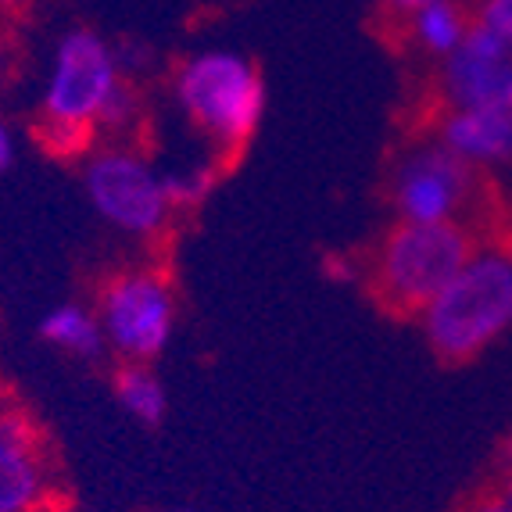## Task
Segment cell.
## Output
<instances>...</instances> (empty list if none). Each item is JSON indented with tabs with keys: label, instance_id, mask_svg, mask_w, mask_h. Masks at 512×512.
<instances>
[{
	"label": "cell",
	"instance_id": "obj_21",
	"mask_svg": "<svg viewBox=\"0 0 512 512\" xmlns=\"http://www.w3.org/2000/svg\"><path fill=\"white\" fill-rule=\"evenodd\" d=\"M427 4H437V0H384V8L391 11V15H398V18H409L412 11L427 8Z\"/></svg>",
	"mask_w": 512,
	"mask_h": 512
},
{
	"label": "cell",
	"instance_id": "obj_16",
	"mask_svg": "<svg viewBox=\"0 0 512 512\" xmlns=\"http://www.w3.org/2000/svg\"><path fill=\"white\" fill-rule=\"evenodd\" d=\"M144 119V97H140L137 79H122L115 86V94L108 97V104L97 115V137H111L119 144V137H126L129 129H137Z\"/></svg>",
	"mask_w": 512,
	"mask_h": 512
},
{
	"label": "cell",
	"instance_id": "obj_13",
	"mask_svg": "<svg viewBox=\"0 0 512 512\" xmlns=\"http://www.w3.org/2000/svg\"><path fill=\"white\" fill-rule=\"evenodd\" d=\"M111 394L133 423L162 427L165 412H169V394H165L162 376L154 373L147 362H122L111 376Z\"/></svg>",
	"mask_w": 512,
	"mask_h": 512
},
{
	"label": "cell",
	"instance_id": "obj_6",
	"mask_svg": "<svg viewBox=\"0 0 512 512\" xmlns=\"http://www.w3.org/2000/svg\"><path fill=\"white\" fill-rule=\"evenodd\" d=\"M122 79L126 76H122L119 58H115V43L104 40L97 29H69L58 36L51 51L36 119L79 122V126L97 129V115Z\"/></svg>",
	"mask_w": 512,
	"mask_h": 512
},
{
	"label": "cell",
	"instance_id": "obj_5",
	"mask_svg": "<svg viewBox=\"0 0 512 512\" xmlns=\"http://www.w3.org/2000/svg\"><path fill=\"white\" fill-rule=\"evenodd\" d=\"M94 308L108 351L119 362L151 366L154 359H162L176 337V323H180L172 280L158 269H144V265L111 273L97 291Z\"/></svg>",
	"mask_w": 512,
	"mask_h": 512
},
{
	"label": "cell",
	"instance_id": "obj_17",
	"mask_svg": "<svg viewBox=\"0 0 512 512\" xmlns=\"http://www.w3.org/2000/svg\"><path fill=\"white\" fill-rule=\"evenodd\" d=\"M18 129H15V122L0 111V176H8L11 169H15V162H18Z\"/></svg>",
	"mask_w": 512,
	"mask_h": 512
},
{
	"label": "cell",
	"instance_id": "obj_10",
	"mask_svg": "<svg viewBox=\"0 0 512 512\" xmlns=\"http://www.w3.org/2000/svg\"><path fill=\"white\" fill-rule=\"evenodd\" d=\"M434 140L473 172H505L512 169V108H444Z\"/></svg>",
	"mask_w": 512,
	"mask_h": 512
},
{
	"label": "cell",
	"instance_id": "obj_4",
	"mask_svg": "<svg viewBox=\"0 0 512 512\" xmlns=\"http://www.w3.org/2000/svg\"><path fill=\"white\" fill-rule=\"evenodd\" d=\"M83 194L97 219L129 240L162 237L176 215L165 169L126 144H104L86 154Z\"/></svg>",
	"mask_w": 512,
	"mask_h": 512
},
{
	"label": "cell",
	"instance_id": "obj_3",
	"mask_svg": "<svg viewBox=\"0 0 512 512\" xmlns=\"http://www.w3.org/2000/svg\"><path fill=\"white\" fill-rule=\"evenodd\" d=\"M477 240L466 222H398L366 258L373 298L394 316H419L470 262Z\"/></svg>",
	"mask_w": 512,
	"mask_h": 512
},
{
	"label": "cell",
	"instance_id": "obj_25",
	"mask_svg": "<svg viewBox=\"0 0 512 512\" xmlns=\"http://www.w3.org/2000/svg\"><path fill=\"white\" fill-rule=\"evenodd\" d=\"M158 512H197V509H187V505H172V509H158Z\"/></svg>",
	"mask_w": 512,
	"mask_h": 512
},
{
	"label": "cell",
	"instance_id": "obj_20",
	"mask_svg": "<svg viewBox=\"0 0 512 512\" xmlns=\"http://www.w3.org/2000/svg\"><path fill=\"white\" fill-rule=\"evenodd\" d=\"M11 76H15V47L4 33H0V97L8 94Z\"/></svg>",
	"mask_w": 512,
	"mask_h": 512
},
{
	"label": "cell",
	"instance_id": "obj_23",
	"mask_svg": "<svg viewBox=\"0 0 512 512\" xmlns=\"http://www.w3.org/2000/svg\"><path fill=\"white\" fill-rule=\"evenodd\" d=\"M495 495L502 498V502L509 505V512H512V462H509V470H505V477H502V484H498Z\"/></svg>",
	"mask_w": 512,
	"mask_h": 512
},
{
	"label": "cell",
	"instance_id": "obj_8",
	"mask_svg": "<svg viewBox=\"0 0 512 512\" xmlns=\"http://www.w3.org/2000/svg\"><path fill=\"white\" fill-rule=\"evenodd\" d=\"M444 108H512V33L473 15L466 40L441 61Z\"/></svg>",
	"mask_w": 512,
	"mask_h": 512
},
{
	"label": "cell",
	"instance_id": "obj_19",
	"mask_svg": "<svg viewBox=\"0 0 512 512\" xmlns=\"http://www.w3.org/2000/svg\"><path fill=\"white\" fill-rule=\"evenodd\" d=\"M473 15H477L480 22H487V26L509 29L512 33V0H480Z\"/></svg>",
	"mask_w": 512,
	"mask_h": 512
},
{
	"label": "cell",
	"instance_id": "obj_1",
	"mask_svg": "<svg viewBox=\"0 0 512 512\" xmlns=\"http://www.w3.org/2000/svg\"><path fill=\"white\" fill-rule=\"evenodd\" d=\"M172 101L215 158H233L251 144L265 119V79L248 54L201 47L172 69Z\"/></svg>",
	"mask_w": 512,
	"mask_h": 512
},
{
	"label": "cell",
	"instance_id": "obj_24",
	"mask_svg": "<svg viewBox=\"0 0 512 512\" xmlns=\"http://www.w3.org/2000/svg\"><path fill=\"white\" fill-rule=\"evenodd\" d=\"M33 0H0V11H26Z\"/></svg>",
	"mask_w": 512,
	"mask_h": 512
},
{
	"label": "cell",
	"instance_id": "obj_2",
	"mask_svg": "<svg viewBox=\"0 0 512 512\" xmlns=\"http://www.w3.org/2000/svg\"><path fill=\"white\" fill-rule=\"evenodd\" d=\"M416 319L423 341L441 362L484 355L512 330V248H477Z\"/></svg>",
	"mask_w": 512,
	"mask_h": 512
},
{
	"label": "cell",
	"instance_id": "obj_12",
	"mask_svg": "<svg viewBox=\"0 0 512 512\" xmlns=\"http://www.w3.org/2000/svg\"><path fill=\"white\" fill-rule=\"evenodd\" d=\"M470 26H473V15L466 11L462 0H437V4H427V8L412 11L405 18V33H409L412 47L419 54L434 58L437 65L466 40Z\"/></svg>",
	"mask_w": 512,
	"mask_h": 512
},
{
	"label": "cell",
	"instance_id": "obj_7",
	"mask_svg": "<svg viewBox=\"0 0 512 512\" xmlns=\"http://www.w3.org/2000/svg\"><path fill=\"white\" fill-rule=\"evenodd\" d=\"M480 172L441 140H419L398 154L387 176V201L398 222H462L477 197Z\"/></svg>",
	"mask_w": 512,
	"mask_h": 512
},
{
	"label": "cell",
	"instance_id": "obj_14",
	"mask_svg": "<svg viewBox=\"0 0 512 512\" xmlns=\"http://www.w3.org/2000/svg\"><path fill=\"white\" fill-rule=\"evenodd\" d=\"M222 158L205 154V158H194L187 165H176V169H165V187H169L172 208L176 212H190V208H201L212 197V190L222 180Z\"/></svg>",
	"mask_w": 512,
	"mask_h": 512
},
{
	"label": "cell",
	"instance_id": "obj_15",
	"mask_svg": "<svg viewBox=\"0 0 512 512\" xmlns=\"http://www.w3.org/2000/svg\"><path fill=\"white\" fill-rule=\"evenodd\" d=\"M33 137L40 151H47L58 162H79L97 147V129L79 126V122H54V119H36Z\"/></svg>",
	"mask_w": 512,
	"mask_h": 512
},
{
	"label": "cell",
	"instance_id": "obj_11",
	"mask_svg": "<svg viewBox=\"0 0 512 512\" xmlns=\"http://www.w3.org/2000/svg\"><path fill=\"white\" fill-rule=\"evenodd\" d=\"M36 337L47 348L79 362H97L101 355H108V341H104L97 308L83 305V301H58V305L47 308L40 323H36Z\"/></svg>",
	"mask_w": 512,
	"mask_h": 512
},
{
	"label": "cell",
	"instance_id": "obj_9",
	"mask_svg": "<svg viewBox=\"0 0 512 512\" xmlns=\"http://www.w3.org/2000/svg\"><path fill=\"white\" fill-rule=\"evenodd\" d=\"M51 495V473L40 430L22 409L0 412V512H40Z\"/></svg>",
	"mask_w": 512,
	"mask_h": 512
},
{
	"label": "cell",
	"instance_id": "obj_22",
	"mask_svg": "<svg viewBox=\"0 0 512 512\" xmlns=\"http://www.w3.org/2000/svg\"><path fill=\"white\" fill-rule=\"evenodd\" d=\"M462 512H509V505H505L498 495H480L477 502H470Z\"/></svg>",
	"mask_w": 512,
	"mask_h": 512
},
{
	"label": "cell",
	"instance_id": "obj_26",
	"mask_svg": "<svg viewBox=\"0 0 512 512\" xmlns=\"http://www.w3.org/2000/svg\"><path fill=\"white\" fill-rule=\"evenodd\" d=\"M509 455H512V430H509Z\"/></svg>",
	"mask_w": 512,
	"mask_h": 512
},
{
	"label": "cell",
	"instance_id": "obj_18",
	"mask_svg": "<svg viewBox=\"0 0 512 512\" xmlns=\"http://www.w3.org/2000/svg\"><path fill=\"white\" fill-rule=\"evenodd\" d=\"M326 276L337 283H359L366 280V262H359V258L351 255H330L326 258Z\"/></svg>",
	"mask_w": 512,
	"mask_h": 512
}]
</instances>
